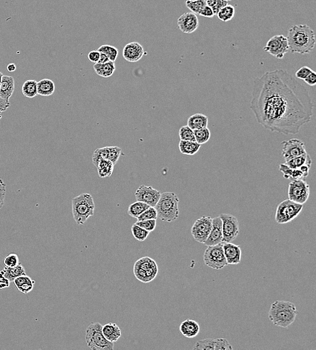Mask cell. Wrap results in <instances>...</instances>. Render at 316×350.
<instances>
[{
  "label": "cell",
  "mask_w": 316,
  "mask_h": 350,
  "mask_svg": "<svg viewBox=\"0 0 316 350\" xmlns=\"http://www.w3.org/2000/svg\"><path fill=\"white\" fill-rule=\"evenodd\" d=\"M102 331L106 340L112 343L116 342L122 336V331L120 327L115 323L106 324L102 327Z\"/></svg>",
  "instance_id": "cell-24"
},
{
  "label": "cell",
  "mask_w": 316,
  "mask_h": 350,
  "mask_svg": "<svg viewBox=\"0 0 316 350\" xmlns=\"http://www.w3.org/2000/svg\"><path fill=\"white\" fill-rule=\"evenodd\" d=\"M233 348L226 339H215V350H231Z\"/></svg>",
  "instance_id": "cell-45"
},
{
  "label": "cell",
  "mask_w": 316,
  "mask_h": 350,
  "mask_svg": "<svg viewBox=\"0 0 316 350\" xmlns=\"http://www.w3.org/2000/svg\"><path fill=\"white\" fill-rule=\"evenodd\" d=\"M213 226V219L211 217H203L196 219L191 227V233L195 241L204 243L209 237Z\"/></svg>",
  "instance_id": "cell-13"
},
{
  "label": "cell",
  "mask_w": 316,
  "mask_h": 350,
  "mask_svg": "<svg viewBox=\"0 0 316 350\" xmlns=\"http://www.w3.org/2000/svg\"><path fill=\"white\" fill-rule=\"evenodd\" d=\"M146 55L142 44L137 42L129 43L123 49V57L129 62H136Z\"/></svg>",
  "instance_id": "cell-18"
},
{
  "label": "cell",
  "mask_w": 316,
  "mask_h": 350,
  "mask_svg": "<svg viewBox=\"0 0 316 350\" xmlns=\"http://www.w3.org/2000/svg\"><path fill=\"white\" fill-rule=\"evenodd\" d=\"M305 83L308 84V85L311 86V87H314L316 85V73L314 71H312L311 73L309 74L304 80Z\"/></svg>",
  "instance_id": "cell-52"
},
{
  "label": "cell",
  "mask_w": 316,
  "mask_h": 350,
  "mask_svg": "<svg viewBox=\"0 0 316 350\" xmlns=\"http://www.w3.org/2000/svg\"><path fill=\"white\" fill-rule=\"evenodd\" d=\"M161 193L150 186L142 185L135 191V197L137 201L142 202L149 206L155 207L159 200Z\"/></svg>",
  "instance_id": "cell-15"
},
{
  "label": "cell",
  "mask_w": 316,
  "mask_h": 350,
  "mask_svg": "<svg viewBox=\"0 0 316 350\" xmlns=\"http://www.w3.org/2000/svg\"><path fill=\"white\" fill-rule=\"evenodd\" d=\"M224 1H226V2H228V1H231V0H224Z\"/></svg>",
  "instance_id": "cell-58"
},
{
  "label": "cell",
  "mask_w": 316,
  "mask_h": 350,
  "mask_svg": "<svg viewBox=\"0 0 316 350\" xmlns=\"http://www.w3.org/2000/svg\"><path fill=\"white\" fill-rule=\"evenodd\" d=\"M297 312L296 306L288 301H276L271 305L269 311L270 321L273 325L287 329L294 323Z\"/></svg>",
  "instance_id": "cell-3"
},
{
  "label": "cell",
  "mask_w": 316,
  "mask_h": 350,
  "mask_svg": "<svg viewBox=\"0 0 316 350\" xmlns=\"http://www.w3.org/2000/svg\"><path fill=\"white\" fill-rule=\"evenodd\" d=\"M32 280L29 276H28L27 274L20 275L15 278L13 282H14V286L17 288L19 286L23 284L24 283L29 282V281Z\"/></svg>",
  "instance_id": "cell-49"
},
{
  "label": "cell",
  "mask_w": 316,
  "mask_h": 350,
  "mask_svg": "<svg viewBox=\"0 0 316 350\" xmlns=\"http://www.w3.org/2000/svg\"><path fill=\"white\" fill-rule=\"evenodd\" d=\"M100 53L105 54L109 57V61L115 62L118 57V49L114 46L109 45V44H103L100 46L97 49Z\"/></svg>",
  "instance_id": "cell-37"
},
{
  "label": "cell",
  "mask_w": 316,
  "mask_h": 350,
  "mask_svg": "<svg viewBox=\"0 0 316 350\" xmlns=\"http://www.w3.org/2000/svg\"><path fill=\"white\" fill-rule=\"evenodd\" d=\"M215 340L214 339H204L199 340L195 344L194 350H215Z\"/></svg>",
  "instance_id": "cell-39"
},
{
  "label": "cell",
  "mask_w": 316,
  "mask_h": 350,
  "mask_svg": "<svg viewBox=\"0 0 316 350\" xmlns=\"http://www.w3.org/2000/svg\"><path fill=\"white\" fill-rule=\"evenodd\" d=\"M95 205L92 195L83 193L72 200V213L76 224L83 225L87 219L93 217Z\"/></svg>",
  "instance_id": "cell-5"
},
{
  "label": "cell",
  "mask_w": 316,
  "mask_h": 350,
  "mask_svg": "<svg viewBox=\"0 0 316 350\" xmlns=\"http://www.w3.org/2000/svg\"><path fill=\"white\" fill-rule=\"evenodd\" d=\"M15 88L14 79L11 76L3 75L0 85V97L6 100L10 98Z\"/></svg>",
  "instance_id": "cell-23"
},
{
  "label": "cell",
  "mask_w": 316,
  "mask_h": 350,
  "mask_svg": "<svg viewBox=\"0 0 316 350\" xmlns=\"http://www.w3.org/2000/svg\"><path fill=\"white\" fill-rule=\"evenodd\" d=\"M132 233L135 239L137 241L140 242L144 241L146 238H148V235H149L150 232H148L147 230H144L138 225L135 224L133 225L131 228Z\"/></svg>",
  "instance_id": "cell-38"
},
{
  "label": "cell",
  "mask_w": 316,
  "mask_h": 350,
  "mask_svg": "<svg viewBox=\"0 0 316 350\" xmlns=\"http://www.w3.org/2000/svg\"><path fill=\"white\" fill-rule=\"evenodd\" d=\"M55 84L51 80L43 79L37 83V94L49 96L55 92Z\"/></svg>",
  "instance_id": "cell-28"
},
{
  "label": "cell",
  "mask_w": 316,
  "mask_h": 350,
  "mask_svg": "<svg viewBox=\"0 0 316 350\" xmlns=\"http://www.w3.org/2000/svg\"><path fill=\"white\" fill-rule=\"evenodd\" d=\"M289 51L306 55L313 51L316 45L315 33L307 25L292 26L287 37Z\"/></svg>",
  "instance_id": "cell-2"
},
{
  "label": "cell",
  "mask_w": 316,
  "mask_h": 350,
  "mask_svg": "<svg viewBox=\"0 0 316 350\" xmlns=\"http://www.w3.org/2000/svg\"><path fill=\"white\" fill-rule=\"evenodd\" d=\"M200 327L198 322L192 319H187L182 322L180 326V331L187 338H194L200 333Z\"/></svg>",
  "instance_id": "cell-22"
},
{
  "label": "cell",
  "mask_w": 316,
  "mask_h": 350,
  "mask_svg": "<svg viewBox=\"0 0 316 350\" xmlns=\"http://www.w3.org/2000/svg\"><path fill=\"white\" fill-rule=\"evenodd\" d=\"M180 140L183 141H196L195 140L194 130H191L189 127L185 126L180 128L179 132Z\"/></svg>",
  "instance_id": "cell-40"
},
{
  "label": "cell",
  "mask_w": 316,
  "mask_h": 350,
  "mask_svg": "<svg viewBox=\"0 0 316 350\" xmlns=\"http://www.w3.org/2000/svg\"><path fill=\"white\" fill-rule=\"evenodd\" d=\"M310 195V187L304 179L293 180L288 188L289 200L297 204L304 205L308 202Z\"/></svg>",
  "instance_id": "cell-10"
},
{
  "label": "cell",
  "mask_w": 316,
  "mask_h": 350,
  "mask_svg": "<svg viewBox=\"0 0 316 350\" xmlns=\"http://www.w3.org/2000/svg\"><path fill=\"white\" fill-rule=\"evenodd\" d=\"M235 14V7L232 5L226 4L223 7L216 15L221 21L227 22L233 19Z\"/></svg>",
  "instance_id": "cell-32"
},
{
  "label": "cell",
  "mask_w": 316,
  "mask_h": 350,
  "mask_svg": "<svg viewBox=\"0 0 316 350\" xmlns=\"http://www.w3.org/2000/svg\"><path fill=\"white\" fill-rule=\"evenodd\" d=\"M101 53L100 54V59L98 63H105L109 61V57H108L107 55H105V54H104L103 53Z\"/></svg>",
  "instance_id": "cell-54"
},
{
  "label": "cell",
  "mask_w": 316,
  "mask_h": 350,
  "mask_svg": "<svg viewBox=\"0 0 316 350\" xmlns=\"http://www.w3.org/2000/svg\"><path fill=\"white\" fill-rule=\"evenodd\" d=\"M215 13H214L213 10H212L211 7L209 5H206L205 7H204L203 10L200 12L199 16H203L205 18H213L215 16Z\"/></svg>",
  "instance_id": "cell-51"
},
{
  "label": "cell",
  "mask_w": 316,
  "mask_h": 350,
  "mask_svg": "<svg viewBox=\"0 0 316 350\" xmlns=\"http://www.w3.org/2000/svg\"><path fill=\"white\" fill-rule=\"evenodd\" d=\"M310 169L311 167L308 165H305L300 169H291L285 164H281L279 166L280 172L282 173L286 179H304L309 175Z\"/></svg>",
  "instance_id": "cell-19"
},
{
  "label": "cell",
  "mask_w": 316,
  "mask_h": 350,
  "mask_svg": "<svg viewBox=\"0 0 316 350\" xmlns=\"http://www.w3.org/2000/svg\"><path fill=\"white\" fill-rule=\"evenodd\" d=\"M5 193H6V185L3 180L0 178V209L4 205Z\"/></svg>",
  "instance_id": "cell-48"
},
{
  "label": "cell",
  "mask_w": 316,
  "mask_h": 350,
  "mask_svg": "<svg viewBox=\"0 0 316 350\" xmlns=\"http://www.w3.org/2000/svg\"><path fill=\"white\" fill-rule=\"evenodd\" d=\"M185 5L187 8L191 11V12L200 15L204 7L206 6V3L205 0H187Z\"/></svg>",
  "instance_id": "cell-36"
},
{
  "label": "cell",
  "mask_w": 316,
  "mask_h": 350,
  "mask_svg": "<svg viewBox=\"0 0 316 350\" xmlns=\"http://www.w3.org/2000/svg\"><path fill=\"white\" fill-rule=\"evenodd\" d=\"M223 243V230H222V221L221 218L216 217L213 219V226L211 232H210L209 237L204 243V245L210 247L218 245Z\"/></svg>",
  "instance_id": "cell-21"
},
{
  "label": "cell",
  "mask_w": 316,
  "mask_h": 350,
  "mask_svg": "<svg viewBox=\"0 0 316 350\" xmlns=\"http://www.w3.org/2000/svg\"><path fill=\"white\" fill-rule=\"evenodd\" d=\"M201 145L199 144L196 141H183L180 140L179 148L181 154L187 156H194L198 153L200 150Z\"/></svg>",
  "instance_id": "cell-30"
},
{
  "label": "cell",
  "mask_w": 316,
  "mask_h": 350,
  "mask_svg": "<svg viewBox=\"0 0 316 350\" xmlns=\"http://www.w3.org/2000/svg\"><path fill=\"white\" fill-rule=\"evenodd\" d=\"M178 29L185 34L194 33L199 27V20L196 14L192 12L184 13L178 20Z\"/></svg>",
  "instance_id": "cell-16"
},
{
  "label": "cell",
  "mask_w": 316,
  "mask_h": 350,
  "mask_svg": "<svg viewBox=\"0 0 316 350\" xmlns=\"http://www.w3.org/2000/svg\"><path fill=\"white\" fill-rule=\"evenodd\" d=\"M223 251L228 265H237L241 260L240 246L232 243H223Z\"/></svg>",
  "instance_id": "cell-20"
},
{
  "label": "cell",
  "mask_w": 316,
  "mask_h": 350,
  "mask_svg": "<svg viewBox=\"0 0 316 350\" xmlns=\"http://www.w3.org/2000/svg\"><path fill=\"white\" fill-rule=\"evenodd\" d=\"M219 217L222 221L223 242L231 243L239 233V221L231 214H221Z\"/></svg>",
  "instance_id": "cell-11"
},
{
  "label": "cell",
  "mask_w": 316,
  "mask_h": 350,
  "mask_svg": "<svg viewBox=\"0 0 316 350\" xmlns=\"http://www.w3.org/2000/svg\"><path fill=\"white\" fill-rule=\"evenodd\" d=\"M100 52L98 50H93L88 54V59L90 62L96 63L98 62L100 59Z\"/></svg>",
  "instance_id": "cell-50"
},
{
  "label": "cell",
  "mask_w": 316,
  "mask_h": 350,
  "mask_svg": "<svg viewBox=\"0 0 316 350\" xmlns=\"http://www.w3.org/2000/svg\"><path fill=\"white\" fill-rule=\"evenodd\" d=\"M303 208L304 205L297 204L290 200L282 201L277 206L275 220L280 224L291 222L298 217Z\"/></svg>",
  "instance_id": "cell-8"
},
{
  "label": "cell",
  "mask_w": 316,
  "mask_h": 350,
  "mask_svg": "<svg viewBox=\"0 0 316 350\" xmlns=\"http://www.w3.org/2000/svg\"><path fill=\"white\" fill-rule=\"evenodd\" d=\"M102 327L103 326L99 323H91L89 326L85 336L87 346L92 350H112L114 343L106 340Z\"/></svg>",
  "instance_id": "cell-6"
},
{
  "label": "cell",
  "mask_w": 316,
  "mask_h": 350,
  "mask_svg": "<svg viewBox=\"0 0 316 350\" xmlns=\"http://www.w3.org/2000/svg\"><path fill=\"white\" fill-rule=\"evenodd\" d=\"M93 68L97 75L103 78L111 77L115 71V62L109 61L105 63H94Z\"/></svg>",
  "instance_id": "cell-26"
},
{
  "label": "cell",
  "mask_w": 316,
  "mask_h": 350,
  "mask_svg": "<svg viewBox=\"0 0 316 350\" xmlns=\"http://www.w3.org/2000/svg\"><path fill=\"white\" fill-rule=\"evenodd\" d=\"M137 221L147 220V219H157V212L155 207L150 206L142 214L137 218Z\"/></svg>",
  "instance_id": "cell-41"
},
{
  "label": "cell",
  "mask_w": 316,
  "mask_h": 350,
  "mask_svg": "<svg viewBox=\"0 0 316 350\" xmlns=\"http://www.w3.org/2000/svg\"><path fill=\"white\" fill-rule=\"evenodd\" d=\"M209 124V118L202 113H196L189 117L187 126L191 130H196L207 128Z\"/></svg>",
  "instance_id": "cell-25"
},
{
  "label": "cell",
  "mask_w": 316,
  "mask_h": 350,
  "mask_svg": "<svg viewBox=\"0 0 316 350\" xmlns=\"http://www.w3.org/2000/svg\"><path fill=\"white\" fill-rule=\"evenodd\" d=\"M285 165L291 169H300L305 165L312 167V160L311 156L308 153L303 154L302 156H297L289 161H285Z\"/></svg>",
  "instance_id": "cell-29"
},
{
  "label": "cell",
  "mask_w": 316,
  "mask_h": 350,
  "mask_svg": "<svg viewBox=\"0 0 316 350\" xmlns=\"http://www.w3.org/2000/svg\"><path fill=\"white\" fill-rule=\"evenodd\" d=\"M22 92L25 97L33 98L37 94V82L34 80H29L23 84L22 87Z\"/></svg>",
  "instance_id": "cell-33"
},
{
  "label": "cell",
  "mask_w": 316,
  "mask_h": 350,
  "mask_svg": "<svg viewBox=\"0 0 316 350\" xmlns=\"http://www.w3.org/2000/svg\"><path fill=\"white\" fill-rule=\"evenodd\" d=\"M250 108L266 130L284 135L298 133L313 117L314 104L306 88L282 70L254 80Z\"/></svg>",
  "instance_id": "cell-1"
},
{
  "label": "cell",
  "mask_w": 316,
  "mask_h": 350,
  "mask_svg": "<svg viewBox=\"0 0 316 350\" xmlns=\"http://www.w3.org/2000/svg\"><path fill=\"white\" fill-rule=\"evenodd\" d=\"M122 149L118 146H106L98 148L92 155V162L96 163L98 160L103 158L110 161L113 165H116L121 156Z\"/></svg>",
  "instance_id": "cell-17"
},
{
  "label": "cell",
  "mask_w": 316,
  "mask_h": 350,
  "mask_svg": "<svg viewBox=\"0 0 316 350\" xmlns=\"http://www.w3.org/2000/svg\"><path fill=\"white\" fill-rule=\"evenodd\" d=\"M114 166L109 160L101 158L95 166L97 169L98 176L101 178L109 177L112 175Z\"/></svg>",
  "instance_id": "cell-27"
},
{
  "label": "cell",
  "mask_w": 316,
  "mask_h": 350,
  "mask_svg": "<svg viewBox=\"0 0 316 350\" xmlns=\"http://www.w3.org/2000/svg\"><path fill=\"white\" fill-rule=\"evenodd\" d=\"M10 282L5 277L0 278V289L8 288L10 286Z\"/></svg>",
  "instance_id": "cell-53"
},
{
  "label": "cell",
  "mask_w": 316,
  "mask_h": 350,
  "mask_svg": "<svg viewBox=\"0 0 316 350\" xmlns=\"http://www.w3.org/2000/svg\"><path fill=\"white\" fill-rule=\"evenodd\" d=\"M264 50L277 59L283 58L285 54L289 51L287 37L283 35H275L268 41Z\"/></svg>",
  "instance_id": "cell-12"
},
{
  "label": "cell",
  "mask_w": 316,
  "mask_h": 350,
  "mask_svg": "<svg viewBox=\"0 0 316 350\" xmlns=\"http://www.w3.org/2000/svg\"><path fill=\"white\" fill-rule=\"evenodd\" d=\"M195 140L199 144L202 145L206 144L211 138V131L208 128H202V129L194 130Z\"/></svg>",
  "instance_id": "cell-35"
},
{
  "label": "cell",
  "mask_w": 316,
  "mask_h": 350,
  "mask_svg": "<svg viewBox=\"0 0 316 350\" xmlns=\"http://www.w3.org/2000/svg\"><path fill=\"white\" fill-rule=\"evenodd\" d=\"M312 71L313 70H312L311 68H310L309 67L303 66L302 68L299 69V70L297 71L296 73H295V77L298 78L299 80H302V81H304V80L309 76V74L311 73Z\"/></svg>",
  "instance_id": "cell-46"
},
{
  "label": "cell",
  "mask_w": 316,
  "mask_h": 350,
  "mask_svg": "<svg viewBox=\"0 0 316 350\" xmlns=\"http://www.w3.org/2000/svg\"><path fill=\"white\" fill-rule=\"evenodd\" d=\"M3 276L10 282H13L15 278L20 275H25V267L19 263L17 266L12 267H5L3 269Z\"/></svg>",
  "instance_id": "cell-31"
},
{
  "label": "cell",
  "mask_w": 316,
  "mask_h": 350,
  "mask_svg": "<svg viewBox=\"0 0 316 350\" xmlns=\"http://www.w3.org/2000/svg\"><path fill=\"white\" fill-rule=\"evenodd\" d=\"M20 263L19 258L15 253H10L3 260V265L5 267H12L17 266Z\"/></svg>",
  "instance_id": "cell-44"
},
{
  "label": "cell",
  "mask_w": 316,
  "mask_h": 350,
  "mask_svg": "<svg viewBox=\"0 0 316 350\" xmlns=\"http://www.w3.org/2000/svg\"><path fill=\"white\" fill-rule=\"evenodd\" d=\"M206 5L211 7L212 10H213L215 14H217L219 11L224 7L225 5L228 4V2L224 1V0H205Z\"/></svg>",
  "instance_id": "cell-42"
},
{
  "label": "cell",
  "mask_w": 316,
  "mask_h": 350,
  "mask_svg": "<svg viewBox=\"0 0 316 350\" xmlns=\"http://www.w3.org/2000/svg\"><path fill=\"white\" fill-rule=\"evenodd\" d=\"M141 228L147 230L148 232H153L157 226V219H147L144 221H137L135 223Z\"/></svg>",
  "instance_id": "cell-43"
},
{
  "label": "cell",
  "mask_w": 316,
  "mask_h": 350,
  "mask_svg": "<svg viewBox=\"0 0 316 350\" xmlns=\"http://www.w3.org/2000/svg\"><path fill=\"white\" fill-rule=\"evenodd\" d=\"M7 70L8 72H13L16 70V66L14 63H10L8 66H7Z\"/></svg>",
  "instance_id": "cell-55"
},
{
  "label": "cell",
  "mask_w": 316,
  "mask_h": 350,
  "mask_svg": "<svg viewBox=\"0 0 316 350\" xmlns=\"http://www.w3.org/2000/svg\"><path fill=\"white\" fill-rule=\"evenodd\" d=\"M179 198L176 193H161L159 200L155 206L157 212V219L167 222L176 221L179 217Z\"/></svg>",
  "instance_id": "cell-4"
},
{
  "label": "cell",
  "mask_w": 316,
  "mask_h": 350,
  "mask_svg": "<svg viewBox=\"0 0 316 350\" xmlns=\"http://www.w3.org/2000/svg\"><path fill=\"white\" fill-rule=\"evenodd\" d=\"M223 245V243H221L208 247L204 254V262L206 266L214 269H221L228 265Z\"/></svg>",
  "instance_id": "cell-9"
},
{
  "label": "cell",
  "mask_w": 316,
  "mask_h": 350,
  "mask_svg": "<svg viewBox=\"0 0 316 350\" xmlns=\"http://www.w3.org/2000/svg\"><path fill=\"white\" fill-rule=\"evenodd\" d=\"M35 284V281L31 280L29 281V282L24 283L23 284L17 288V289L18 291L22 292V293L28 294L32 291L33 288H34Z\"/></svg>",
  "instance_id": "cell-47"
},
{
  "label": "cell",
  "mask_w": 316,
  "mask_h": 350,
  "mask_svg": "<svg viewBox=\"0 0 316 350\" xmlns=\"http://www.w3.org/2000/svg\"><path fill=\"white\" fill-rule=\"evenodd\" d=\"M159 272L157 262L148 257L140 258L135 262L134 273L137 280L143 283L152 282Z\"/></svg>",
  "instance_id": "cell-7"
},
{
  "label": "cell",
  "mask_w": 316,
  "mask_h": 350,
  "mask_svg": "<svg viewBox=\"0 0 316 350\" xmlns=\"http://www.w3.org/2000/svg\"><path fill=\"white\" fill-rule=\"evenodd\" d=\"M4 110L2 109L1 107H0V118L1 117V113L2 112H4Z\"/></svg>",
  "instance_id": "cell-56"
},
{
  "label": "cell",
  "mask_w": 316,
  "mask_h": 350,
  "mask_svg": "<svg viewBox=\"0 0 316 350\" xmlns=\"http://www.w3.org/2000/svg\"><path fill=\"white\" fill-rule=\"evenodd\" d=\"M149 207L148 205L144 204V203L137 201V202L130 205L128 213L130 217L137 219L140 214H142L145 210H147Z\"/></svg>",
  "instance_id": "cell-34"
},
{
  "label": "cell",
  "mask_w": 316,
  "mask_h": 350,
  "mask_svg": "<svg viewBox=\"0 0 316 350\" xmlns=\"http://www.w3.org/2000/svg\"><path fill=\"white\" fill-rule=\"evenodd\" d=\"M3 74L1 73V72H0V85H1V78H2Z\"/></svg>",
  "instance_id": "cell-57"
},
{
  "label": "cell",
  "mask_w": 316,
  "mask_h": 350,
  "mask_svg": "<svg viewBox=\"0 0 316 350\" xmlns=\"http://www.w3.org/2000/svg\"><path fill=\"white\" fill-rule=\"evenodd\" d=\"M281 144L282 154L285 161L307 153L306 146L300 139H291L282 141Z\"/></svg>",
  "instance_id": "cell-14"
}]
</instances>
